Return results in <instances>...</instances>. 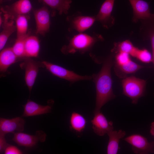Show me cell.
<instances>
[{
  "instance_id": "obj_1",
  "label": "cell",
  "mask_w": 154,
  "mask_h": 154,
  "mask_svg": "<svg viewBox=\"0 0 154 154\" xmlns=\"http://www.w3.org/2000/svg\"><path fill=\"white\" fill-rule=\"evenodd\" d=\"M114 55L111 52L104 60L102 68L97 74L92 76L96 89V105L94 112L100 111L107 103L116 97L112 89L111 69L114 65Z\"/></svg>"
},
{
  "instance_id": "obj_2",
  "label": "cell",
  "mask_w": 154,
  "mask_h": 154,
  "mask_svg": "<svg viewBox=\"0 0 154 154\" xmlns=\"http://www.w3.org/2000/svg\"><path fill=\"white\" fill-rule=\"evenodd\" d=\"M104 40L103 37L100 34L94 33L90 35L80 33L71 38L68 44L63 46L61 51L65 55L77 52L83 54L90 52L96 43Z\"/></svg>"
},
{
  "instance_id": "obj_3",
  "label": "cell",
  "mask_w": 154,
  "mask_h": 154,
  "mask_svg": "<svg viewBox=\"0 0 154 154\" xmlns=\"http://www.w3.org/2000/svg\"><path fill=\"white\" fill-rule=\"evenodd\" d=\"M123 94L130 98L136 104L139 99L145 94L146 81L134 76L125 77L121 81Z\"/></svg>"
},
{
  "instance_id": "obj_4",
  "label": "cell",
  "mask_w": 154,
  "mask_h": 154,
  "mask_svg": "<svg viewBox=\"0 0 154 154\" xmlns=\"http://www.w3.org/2000/svg\"><path fill=\"white\" fill-rule=\"evenodd\" d=\"M42 63L43 66L52 74L66 80L71 84L80 80H90L92 79V75H80L72 71L47 61H44Z\"/></svg>"
},
{
  "instance_id": "obj_5",
  "label": "cell",
  "mask_w": 154,
  "mask_h": 154,
  "mask_svg": "<svg viewBox=\"0 0 154 154\" xmlns=\"http://www.w3.org/2000/svg\"><path fill=\"white\" fill-rule=\"evenodd\" d=\"M123 139L131 146L132 151L136 154L154 153V142H149L147 138L137 134H131Z\"/></svg>"
},
{
  "instance_id": "obj_6",
  "label": "cell",
  "mask_w": 154,
  "mask_h": 154,
  "mask_svg": "<svg viewBox=\"0 0 154 154\" xmlns=\"http://www.w3.org/2000/svg\"><path fill=\"white\" fill-rule=\"evenodd\" d=\"M46 137V133L42 130L36 131L35 135L17 132L14 133L12 140L20 146L29 147L35 146L39 141L44 142Z\"/></svg>"
},
{
  "instance_id": "obj_7",
  "label": "cell",
  "mask_w": 154,
  "mask_h": 154,
  "mask_svg": "<svg viewBox=\"0 0 154 154\" xmlns=\"http://www.w3.org/2000/svg\"><path fill=\"white\" fill-rule=\"evenodd\" d=\"M40 66H43L42 63H39L31 58H26L20 64L21 68L25 70V81L30 92L35 82Z\"/></svg>"
},
{
  "instance_id": "obj_8",
  "label": "cell",
  "mask_w": 154,
  "mask_h": 154,
  "mask_svg": "<svg viewBox=\"0 0 154 154\" xmlns=\"http://www.w3.org/2000/svg\"><path fill=\"white\" fill-rule=\"evenodd\" d=\"M114 2L115 0H105L98 14L95 16L96 21L100 23L106 29L111 27L115 22V18L112 15Z\"/></svg>"
},
{
  "instance_id": "obj_9",
  "label": "cell",
  "mask_w": 154,
  "mask_h": 154,
  "mask_svg": "<svg viewBox=\"0 0 154 154\" xmlns=\"http://www.w3.org/2000/svg\"><path fill=\"white\" fill-rule=\"evenodd\" d=\"M94 113V116L91 122L93 131L97 135L103 136L114 130L113 122L108 121L100 111Z\"/></svg>"
},
{
  "instance_id": "obj_10",
  "label": "cell",
  "mask_w": 154,
  "mask_h": 154,
  "mask_svg": "<svg viewBox=\"0 0 154 154\" xmlns=\"http://www.w3.org/2000/svg\"><path fill=\"white\" fill-rule=\"evenodd\" d=\"M32 8L30 0H18L9 5L1 8V10L13 19L18 16L29 13Z\"/></svg>"
},
{
  "instance_id": "obj_11",
  "label": "cell",
  "mask_w": 154,
  "mask_h": 154,
  "mask_svg": "<svg viewBox=\"0 0 154 154\" xmlns=\"http://www.w3.org/2000/svg\"><path fill=\"white\" fill-rule=\"evenodd\" d=\"M36 23V33L44 35L50 27L49 12L46 7L35 10L34 12Z\"/></svg>"
},
{
  "instance_id": "obj_12",
  "label": "cell",
  "mask_w": 154,
  "mask_h": 154,
  "mask_svg": "<svg viewBox=\"0 0 154 154\" xmlns=\"http://www.w3.org/2000/svg\"><path fill=\"white\" fill-rule=\"evenodd\" d=\"M25 123V120L20 117L10 119L0 118V134L5 135L15 131L21 132L24 130Z\"/></svg>"
},
{
  "instance_id": "obj_13",
  "label": "cell",
  "mask_w": 154,
  "mask_h": 154,
  "mask_svg": "<svg viewBox=\"0 0 154 154\" xmlns=\"http://www.w3.org/2000/svg\"><path fill=\"white\" fill-rule=\"evenodd\" d=\"M133 9L132 21L137 23L139 21L149 17L152 13L150 12L149 3L143 0H128Z\"/></svg>"
},
{
  "instance_id": "obj_14",
  "label": "cell",
  "mask_w": 154,
  "mask_h": 154,
  "mask_svg": "<svg viewBox=\"0 0 154 154\" xmlns=\"http://www.w3.org/2000/svg\"><path fill=\"white\" fill-rule=\"evenodd\" d=\"M67 19L70 22V30H74L80 33L90 28L96 21L95 16L75 15L68 17Z\"/></svg>"
},
{
  "instance_id": "obj_15",
  "label": "cell",
  "mask_w": 154,
  "mask_h": 154,
  "mask_svg": "<svg viewBox=\"0 0 154 154\" xmlns=\"http://www.w3.org/2000/svg\"><path fill=\"white\" fill-rule=\"evenodd\" d=\"M24 111L22 117H30L44 114L51 112L52 107L50 105L43 106L30 100L23 106Z\"/></svg>"
},
{
  "instance_id": "obj_16",
  "label": "cell",
  "mask_w": 154,
  "mask_h": 154,
  "mask_svg": "<svg viewBox=\"0 0 154 154\" xmlns=\"http://www.w3.org/2000/svg\"><path fill=\"white\" fill-rule=\"evenodd\" d=\"M107 134L109 140L107 147V153L116 154L120 149L119 146L120 140L125 136L126 132L121 129L118 131L113 130Z\"/></svg>"
},
{
  "instance_id": "obj_17",
  "label": "cell",
  "mask_w": 154,
  "mask_h": 154,
  "mask_svg": "<svg viewBox=\"0 0 154 154\" xmlns=\"http://www.w3.org/2000/svg\"><path fill=\"white\" fill-rule=\"evenodd\" d=\"M2 30L0 35V50H2L10 36L16 29L14 21L6 14L4 15V20Z\"/></svg>"
},
{
  "instance_id": "obj_18",
  "label": "cell",
  "mask_w": 154,
  "mask_h": 154,
  "mask_svg": "<svg viewBox=\"0 0 154 154\" xmlns=\"http://www.w3.org/2000/svg\"><path fill=\"white\" fill-rule=\"evenodd\" d=\"M18 58L12 48L2 50L0 54V72H5L9 66L16 62Z\"/></svg>"
},
{
  "instance_id": "obj_19",
  "label": "cell",
  "mask_w": 154,
  "mask_h": 154,
  "mask_svg": "<svg viewBox=\"0 0 154 154\" xmlns=\"http://www.w3.org/2000/svg\"><path fill=\"white\" fill-rule=\"evenodd\" d=\"M40 49V43L38 38L35 36L28 35L25 40L24 57H37Z\"/></svg>"
},
{
  "instance_id": "obj_20",
  "label": "cell",
  "mask_w": 154,
  "mask_h": 154,
  "mask_svg": "<svg viewBox=\"0 0 154 154\" xmlns=\"http://www.w3.org/2000/svg\"><path fill=\"white\" fill-rule=\"evenodd\" d=\"M144 67L130 60L122 65L114 66V70L116 74L119 77L122 78L127 74L135 73Z\"/></svg>"
},
{
  "instance_id": "obj_21",
  "label": "cell",
  "mask_w": 154,
  "mask_h": 154,
  "mask_svg": "<svg viewBox=\"0 0 154 154\" xmlns=\"http://www.w3.org/2000/svg\"><path fill=\"white\" fill-rule=\"evenodd\" d=\"M87 123L85 117L80 114L74 112L71 114L69 120L70 128L75 132L80 133L83 132Z\"/></svg>"
},
{
  "instance_id": "obj_22",
  "label": "cell",
  "mask_w": 154,
  "mask_h": 154,
  "mask_svg": "<svg viewBox=\"0 0 154 154\" xmlns=\"http://www.w3.org/2000/svg\"><path fill=\"white\" fill-rule=\"evenodd\" d=\"M138 48L135 46L130 40H127L121 42H114L111 52L114 54L125 52L135 57Z\"/></svg>"
},
{
  "instance_id": "obj_23",
  "label": "cell",
  "mask_w": 154,
  "mask_h": 154,
  "mask_svg": "<svg viewBox=\"0 0 154 154\" xmlns=\"http://www.w3.org/2000/svg\"><path fill=\"white\" fill-rule=\"evenodd\" d=\"M46 4L59 13L67 14L72 3L71 0H42Z\"/></svg>"
},
{
  "instance_id": "obj_24",
  "label": "cell",
  "mask_w": 154,
  "mask_h": 154,
  "mask_svg": "<svg viewBox=\"0 0 154 154\" xmlns=\"http://www.w3.org/2000/svg\"><path fill=\"white\" fill-rule=\"evenodd\" d=\"M15 20L17 37L27 35L28 21L26 17L24 15H19L16 18Z\"/></svg>"
},
{
  "instance_id": "obj_25",
  "label": "cell",
  "mask_w": 154,
  "mask_h": 154,
  "mask_svg": "<svg viewBox=\"0 0 154 154\" xmlns=\"http://www.w3.org/2000/svg\"><path fill=\"white\" fill-rule=\"evenodd\" d=\"M28 35L25 36L17 37L13 46L12 47L14 52L18 58L24 57L25 40Z\"/></svg>"
},
{
  "instance_id": "obj_26",
  "label": "cell",
  "mask_w": 154,
  "mask_h": 154,
  "mask_svg": "<svg viewBox=\"0 0 154 154\" xmlns=\"http://www.w3.org/2000/svg\"><path fill=\"white\" fill-rule=\"evenodd\" d=\"M135 58L145 63H149L152 61V55L151 54L145 49L138 48Z\"/></svg>"
},
{
  "instance_id": "obj_27",
  "label": "cell",
  "mask_w": 154,
  "mask_h": 154,
  "mask_svg": "<svg viewBox=\"0 0 154 154\" xmlns=\"http://www.w3.org/2000/svg\"><path fill=\"white\" fill-rule=\"evenodd\" d=\"M113 53L114 54V66L122 65L131 60L130 55L127 53L120 52L116 54Z\"/></svg>"
},
{
  "instance_id": "obj_28",
  "label": "cell",
  "mask_w": 154,
  "mask_h": 154,
  "mask_svg": "<svg viewBox=\"0 0 154 154\" xmlns=\"http://www.w3.org/2000/svg\"><path fill=\"white\" fill-rule=\"evenodd\" d=\"M22 151L17 147L9 144L5 149L4 153L5 154H21Z\"/></svg>"
},
{
  "instance_id": "obj_29",
  "label": "cell",
  "mask_w": 154,
  "mask_h": 154,
  "mask_svg": "<svg viewBox=\"0 0 154 154\" xmlns=\"http://www.w3.org/2000/svg\"><path fill=\"white\" fill-rule=\"evenodd\" d=\"M5 135L0 134V153L2 154L4 153L5 150L9 145L7 143L5 138Z\"/></svg>"
},
{
  "instance_id": "obj_30",
  "label": "cell",
  "mask_w": 154,
  "mask_h": 154,
  "mask_svg": "<svg viewBox=\"0 0 154 154\" xmlns=\"http://www.w3.org/2000/svg\"><path fill=\"white\" fill-rule=\"evenodd\" d=\"M150 133L154 137V121L152 122L150 126Z\"/></svg>"
},
{
  "instance_id": "obj_31",
  "label": "cell",
  "mask_w": 154,
  "mask_h": 154,
  "mask_svg": "<svg viewBox=\"0 0 154 154\" xmlns=\"http://www.w3.org/2000/svg\"><path fill=\"white\" fill-rule=\"evenodd\" d=\"M152 62L154 64V51L152 52Z\"/></svg>"
},
{
  "instance_id": "obj_32",
  "label": "cell",
  "mask_w": 154,
  "mask_h": 154,
  "mask_svg": "<svg viewBox=\"0 0 154 154\" xmlns=\"http://www.w3.org/2000/svg\"><path fill=\"white\" fill-rule=\"evenodd\" d=\"M3 0H1V1H3Z\"/></svg>"
}]
</instances>
